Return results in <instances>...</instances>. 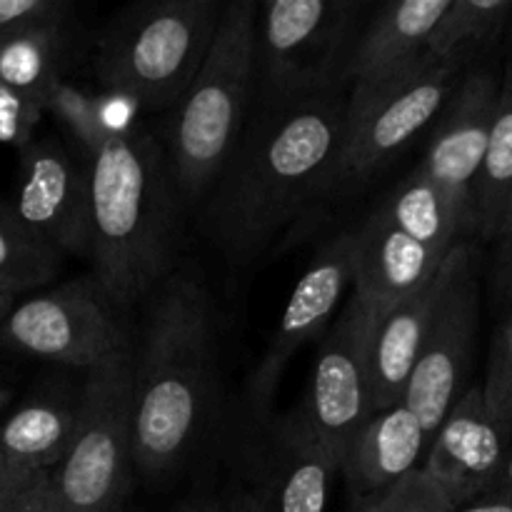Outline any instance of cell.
I'll list each match as a JSON object with an SVG mask.
<instances>
[{
	"mask_svg": "<svg viewBox=\"0 0 512 512\" xmlns=\"http://www.w3.org/2000/svg\"><path fill=\"white\" fill-rule=\"evenodd\" d=\"M258 8L225 3L223 20L198 75L170 110L165 155L183 203L203 205L233 158L258 98Z\"/></svg>",
	"mask_w": 512,
	"mask_h": 512,
	"instance_id": "277c9868",
	"label": "cell"
},
{
	"mask_svg": "<svg viewBox=\"0 0 512 512\" xmlns=\"http://www.w3.org/2000/svg\"><path fill=\"white\" fill-rule=\"evenodd\" d=\"M508 28H510V63H512V18H510Z\"/></svg>",
	"mask_w": 512,
	"mask_h": 512,
	"instance_id": "60d3db41",
	"label": "cell"
},
{
	"mask_svg": "<svg viewBox=\"0 0 512 512\" xmlns=\"http://www.w3.org/2000/svg\"><path fill=\"white\" fill-rule=\"evenodd\" d=\"M460 80V65L425 58L380 85L348 93V125L333 190L355 188L388 168L435 125Z\"/></svg>",
	"mask_w": 512,
	"mask_h": 512,
	"instance_id": "ba28073f",
	"label": "cell"
},
{
	"mask_svg": "<svg viewBox=\"0 0 512 512\" xmlns=\"http://www.w3.org/2000/svg\"><path fill=\"white\" fill-rule=\"evenodd\" d=\"M512 450V435L485 403L483 385H470L430 440L423 470L455 508L488 495Z\"/></svg>",
	"mask_w": 512,
	"mask_h": 512,
	"instance_id": "9a60e30c",
	"label": "cell"
},
{
	"mask_svg": "<svg viewBox=\"0 0 512 512\" xmlns=\"http://www.w3.org/2000/svg\"><path fill=\"white\" fill-rule=\"evenodd\" d=\"M380 208L393 218L400 230L413 240L423 243L438 255H448L458 243H463V235H468L465 220L450 203L445 190L435 183L423 165L413 170L388 198L380 203Z\"/></svg>",
	"mask_w": 512,
	"mask_h": 512,
	"instance_id": "7402d4cb",
	"label": "cell"
},
{
	"mask_svg": "<svg viewBox=\"0 0 512 512\" xmlns=\"http://www.w3.org/2000/svg\"><path fill=\"white\" fill-rule=\"evenodd\" d=\"M430 440L425 425L405 403L373 413L340 465L353 503L385 493L423 470Z\"/></svg>",
	"mask_w": 512,
	"mask_h": 512,
	"instance_id": "ac0fdd59",
	"label": "cell"
},
{
	"mask_svg": "<svg viewBox=\"0 0 512 512\" xmlns=\"http://www.w3.org/2000/svg\"><path fill=\"white\" fill-rule=\"evenodd\" d=\"M0 345L48 363L83 368L133 353L125 310L95 278H78L20 300L0 328Z\"/></svg>",
	"mask_w": 512,
	"mask_h": 512,
	"instance_id": "9c48e42d",
	"label": "cell"
},
{
	"mask_svg": "<svg viewBox=\"0 0 512 512\" xmlns=\"http://www.w3.org/2000/svg\"><path fill=\"white\" fill-rule=\"evenodd\" d=\"M265 423L258 443L255 488L270 512H325L330 483L338 473L333 453L320 440L305 408L288 410Z\"/></svg>",
	"mask_w": 512,
	"mask_h": 512,
	"instance_id": "2e32d148",
	"label": "cell"
},
{
	"mask_svg": "<svg viewBox=\"0 0 512 512\" xmlns=\"http://www.w3.org/2000/svg\"><path fill=\"white\" fill-rule=\"evenodd\" d=\"M450 0H398L375 13L350 58V90H365L395 78L428 58V43Z\"/></svg>",
	"mask_w": 512,
	"mask_h": 512,
	"instance_id": "d6986e66",
	"label": "cell"
},
{
	"mask_svg": "<svg viewBox=\"0 0 512 512\" xmlns=\"http://www.w3.org/2000/svg\"><path fill=\"white\" fill-rule=\"evenodd\" d=\"M445 258L410 238L378 208L353 233V293L383 315L433 283Z\"/></svg>",
	"mask_w": 512,
	"mask_h": 512,
	"instance_id": "e0dca14e",
	"label": "cell"
},
{
	"mask_svg": "<svg viewBox=\"0 0 512 512\" xmlns=\"http://www.w3.org/2000/svg\"><path fill=\"white\" fill-rule=\"evenodd\" d=\"M43 113L45 103L40 98L0 85V143L13 145L18 153L28 148Z\"/></svg>",
	"mask_w": 512,
	"mask_h": 512,
	"instance_id": "f546056e",
	"label": "cell"
},
{
	"mask_svg": "<svg viewBox=\"0 0 512 512\" xmlns=\"http://www.w3.org/2000/svg\"><path fill=\"white\" fill-rule=\"evenodd\" d=\"M498 255H495V280L500 285V293H508L512 288V203L508 208V215L503 220V228H500L498 238Z\"/></svg>",
	"mask_w": 512,
	"mask_h": 512,
	"instance_id": "d6a6232c",
	"label": "cell"
},
{
	"mask_svg": "<svg viewBox=\"0 0 512 512\" xmlns=\"http://www.w3.org/2000/svg\"><path fill=\"white\" fill-rule=\"evenodd\" d=\"M218 385V345L203 280L173 270L148 298L135 353L133 450L140 480L163 483L195 455L208 433Z\"/></svg>",
	"mask_w": 512,
	"mask_h": 512,
	"instance_id": "7a4b0ae2",
	"label": "cell"
},
{
	"mask_svg": "<svg viewBox=\"0 0 512 512\" xmlns=\"http://www.w3.org/2000/svg\"><path fill=\"white\" fill-rule=\"evenodd\" d=\"M45 110L58 118L85 158H90L103 145L110 130H115L108 123V100L75 88L65 78L50 85L45 93Z\"/></svg>",
	"mask_w": 512,
	"mask_h": 512,
	"instance_id": "4316f807",
	"label": "cell"
},
{
	"mask_svg": "<svg viewBox=\"0 0 512 512\" xmlns=\"http://www.w3.org/2000/svg\"><path fill=\"white\" fill-rule=\"evenodd\" d=\"M478 323L480 283L475 253L473 245L463 240L450 250L440 268L438 293L430 310L423 348L403 400L418 415L430 438L470 388Z\"/></svg>",
	"mask_w": 512,
	"mask_h": 512,
	"instance_id": "30bf717a",
	"label": "cell"
},
{
	"mask_svg": "<svg viewBox=\"0 0 512 512\" xmlns=\"http://www.w3.org/2000/svg\"><path fill=\"white\" fill-rule=\"evenodd\" d=\"M490 493H503V495H510V498H512V450H510L508 460H505L503 470H500L498 480H495V485H493V490H490Z\"/></svg>",
	"mask_w": 512,
	"mask_h": 512,
	"instance_id": "f35d334b",
	"label": "cell"
},
{
	"mask_svg": "<svg viewBox=\"0 0 512 512\" xmlns=\"http://www.w3.org/2000/svg\"><path fill=\"white\" fill-rule=\"evenodd\" d=\"M68 25L0 35V85L45 103L50 85L63 78Z\"/></svg>",
	"mask_w": 512,
	"mask_h": 512,
	"instance_id": "cb8c5ba5",
	"label": "cell"
},
{
	"mask_svg": "<svg viewBox=\"0 0 512 512\" xmlns=\"http://www.w3.org/2000/svg\"><path fill=\"white\" fill-rule=\"evenodd\" d=\"M348 93L255 103L233 158L203 200V230L230 263H248L318 198L333 193Z\"/></svg>",
	"mask_w": 512,
	"mask_h": 512,
	"instance_id": "6da1fadb",
	"label": "cell"
},
{
	"mask_svg": "<svg viewBox=\"0 0 512 512\" xmlns=\"http://www.w3.org/2000/svg\"><path fill=\"white\" fill-rule=\"evenodd\" d=\"M13 210L40 240L58 253H93L90 163L53 138L33 140L20 150Z\"/></svg>",
	"mask_w": 512,
	"mask_h": 512,
	"instance_id": "4fadbf2b",
	"label": "cell"
},
{
	"mask_svg": "<svg viewBox=\"0 0 512 512\" xmlns=\"http://www.w3.org/2000/svg\"><path fill=\"white\" fill-rule=\"evenodd\" d=\"M348 285H353V233L338 235L320 248L295 283L280 323L245 385V405L255 420L270 415L273 395L293 355L310 340L323 338L328 325L335 323Z\"/></svg>",
	"mask_w": 512,
	"mask_h": 512,
	"instance_id": "7c38bea8",
	"label": "cell"
},
{
	"mask_svg": "<svg viewBox=\"0 0 512 512\" xmlns=\"http://www.w3.org/2000/svg\"><path fill=\"white\" fill-rule=\"evenodd\" d=\"M10 400H13V390H10V388H0V410H3L5 405L10 403Z\"/></svg>",
	"mask_w": 512,
	"mask_h": 512,
	"instance_id": "ab89813d",
	"label": "cell"
},
{
	"mask_svg": "<svg viewBox=\"0 0 512 512\" xmlns=\"http://www.w3.org/2000/svg\"><path fill=\"white\" fill-rule=\"evenodd\" d=\"M512 203V63L500 80L488 150L473 185V235L495 243Z\"/></svg>",
	"mask_w": 512,
	"mask_h": 512,
	"instance_id": "603a6c76",
	"label": "cell"
},
{
	"mask_svg": "<svg viewBox=\"0 0 512 512\" xmlns=\"http://www.w3.org/2000/svg\"><path fill=\"white\" fill-rule=\"evenodd\" d=\"M68 25V5L60 0H0V35Z\"/></svg>",
	"mask_w": 512,
	"mask_h": 512,
	"instance_id": "4dcf8cb0",
	"label": "cell"
},
{
	"mask_svg": "<svg viewBox=\"0 0 512 512\" xmlns=\"http://www.w3.org/2000/svg\"><path fill=\"white\" fill-rule=\"evenodd\" d=\"M508 300L503 320L495 330L493 345H490L488 373H485L483 395L490 413L498 423L512 435V295Z\"/></svg>",
	"mask_w": 512,
	"mask_h": 512,
	"instance_id": "83f0119b",
	"label": "cell"
},
{
	"mask_svg": "<svg viewBox=\"0 0 512 512\" xmlns=\"http://www.w3.org/2000/svg\"><path fill=\"white\" fill-rule=\"evenodd\" d=\"M512 18V0H450L428 43V58L463 65L500 38Z\"/></svg>",
	"mask_w": 512,
	"mask_h": 512,
	"instance_id": "d4e9b609",
	"label": "cell"
},
{
	"mask_svg": "<svg viewBox=\"0 0 512 512\" xmlns=\"http://www.w3.org/2000/svg\"><path fill=\"white\" fill-rule=\"evenodd\" d=\"M375 318V310L353 293L320 340L308 400L303 405L338 468L355 435L375 413L370 395V340Z\"/></svg>",
	"mask_w": 512,
	"mask_h": 512,
	"instance_id": "8fae6325",
	"label": "cell"
},
{
	"mask_svg": "<svg viewBox=\"0 0 512 512\" xmlns=\"http://www.w3.org/2000/svg\"><path fill=\"white\" fill-rule=\"evenodd\" d=\"M135 350L85 373L80 420L63 463L50 470L55 512H123L138 470L133 450Z\"/></svg>",
	"mask_w": 512,
	"mask_h": 512,
	"instance_id": "8992f818",
	"label": "cell"
},
{
	"mask_svg": "<svg viewBox=\"0 0 512 512\" xmlns=\"http://www.w3.org/2000/svg\"><path fill=\"white\" fill-rule=\"evenodd\" d=\"M43 475L48 473H35V470L23 468L18 463H10L8 458L0 455V512L10 508L20 495L28 493Z\"/></svg>",
	"mask_w": 512,
	"mask_h": 512,
	"instance_id": "1f68e13d",
	"label": "cell"
},
{
	"mask_svg": "<svg viewBox=\"0 0 512 512\" xmlns=\"http://www.w3.org/2000/svg\"><path fill=\"white\" fill-rule=\"evenodd\" d=\"M510 295H512V288L508 290V293H505V295H503V298H510Z\"/></svg>",
	"mask_w": 512,
	"mask_h": 512,
	"instance_id": "b9f144b4",
	"label": "cell"
},
{
	"mask_svg": "<svg viewBox=\"0 0 512 512\" xmlns=\"http://www.w3.org/2000/svg\"><path fill=\"white\" fill-rule=\"evenodd\" d=\"M18 298L20 295L15 293V290H10L8 285L0 283V328H3V323L8 320V315L13 313V308L18 305Z\"/></svg>",
	"mask_w": 512,
	"mask_h": 512,
	"instance_id": "74e56055",
	"label": "cell"
},
{
	"mask_svg": "<svg viewBox=\"0 0 512 512\" xmlns=\"http://www.w3.org/2000/svg\"><path fill=\"white\" fill-rule=\"evenodd\" d=\"M438 283L440 273L420 293L410 295L408 300L375 318L370 340V395L375 413L405 400L423 348Z\"/></svg>",
	"mask_w": 512,
	"mask_h": 512,
	"instance_id": "ffe728a7",
	"label": "cell"
},
{
	"mask_svg": "<svg viewBox=\"0 0 512 512\" xmlns=\"http://www.w3.org/2000/svg\"><path fill=\"white\" fill-rule=\"evenodd\" d=\"M223 503L225 512H270L255 485H235Z\"/></svg>",
	"mask_w": 512,
	"mask_h": 512,
	"instance_id": "e575fe53",
	"label": "cell"
},
{
	"mask_svg": "<svg viewBox=\"0 0 512 512\" xmlns=\"http://www.w3.org/2000/svg\"><path fill=\"white\" fill-rule=\"evenodd\" d=\"M88 163L93 278L128 310L175 270L180 195L163 143L138 123L110 130Z\"/></svg>",
	"mask_w": 512,
	"mask_h": 512,
	"instance_id": "3957f363",
	"label": "cell"
},
{
	"mask_svg": "<svg viewBox=\"0 0 512 512\" xmlns=\"http://www.w3.org/2000/svg\"><path fill=\"white\" fill-rule=\"evenodd\" d=\"M63 265V253L40 240L18 218L13 205L0 200V283L18 295L48 285Z\"/></svg>",
	"mask_w": 512,
	"mask_h": 512,
	"instance_id": "484cf974",
	"label": "cell"
},
{
	"mask_svg": "<svg viewBox=\"0 0 512 512\" xmlns=\"http://www.w3.org/2000/svg\"><path fill=\"white\" fill-rule=\"evenodd\" d=\"M80 420L78 395H40L20 405L0 425V455L35 473H50L63 463Z\"/></svg>",
	"mask_w": 512,
	"mask_h": 512,
	"instance_id": "44dd1931",
	"label": "cell"
},
{
	"mask_svg": "<svg viewBox=\"0 0 512 512\" xmlns=\"http://www.w3.org/2000/svg\"><path fill=\"white\" fill-rule=\"evenodd\" d=\"M3 512H55L53 493H50V473L43 475L28 493L20 495V498Z\"/></svg>",
	"mask_w": 512,
	"mask_h": 512,
	"instance_id": "836d02e7",
	"label": "cell"
},
{
	"mask_svg": "<svg viewBox=\"0 0 512 512\" xmlns=\"http://www.w3.org/2000/svg\"><path fill=\"white\" fill-rule=\"evenodd\" d=\"M500 80L493 70L475 68L460 75L443 113L438 115L425 150L423 168L445 190L473 235V185L488 150Z\"/></svg>",
	"mask_w": 512,
	"mask_h": 512,
	"instance_id": "5bb4252c",
	"label": "cell"
},
{
	"mask_svg": "<svg viewBox=\"0 0 512 512\" xmlns=\"http://www.w3.org/2000/svg\"><path fill=\"white\" fill-rule=\"evenodd\" d=\"M355 0H268L258 8V98L285 103L335 93L348 85Z\"/></svg>",
	"mask_w": 512,
	"mask_h": 512,
	"instance_id": "52a82bcc",
	"label": "cell"
},
{
	"mask_svg": "<svg viewBox=\"0 0 512 512\" xmlns=\"http://www.w3.org/2000/svg\"><path fill=\"white\" fill-rule=\"evenodd\" d=\"M225 5L155 0L115 15L95 53V75L115 98L145 110H173L198 75Z\"/></svg>",
	"mask_w": 512,
	"mask_h": 512,
	"instance_id": "5b68a950",
	"label": "cell"
},
{
	"mask_svg": "<svg viewBox=\"0 0 512 512\" xmlns=\"http://www.w3.org/2000/svg\"><path fill=\"white\" fill-rule=\"evenodd\" d=\"M455 512H512V498L503 493H488L460 505Z\"/></svg>",
	"mask_w": 512,
	"mask_h": 512,
	"instance_id": "d590c367",
	"label": "cell"
},
{
	"mask_svg": "<svg viewBox=\"0 0 512 512\" xmlns=\"http://www.w3.org/2000/svg\"><path fill=\"white\" fill-rule=\"evenodd\" d=\"M353 512H455V505L425 470H418L395 488L353 503Z\"/></svg>",
	"mask_w": 512,
	"mask_h": 512,
	"instance_id": "f1b7e54d",
	"label": "cell"
},
{
	"mask_svg": "<svg viewBox=\"0 0 512 512\" xmlns=\"http://www.w3.org/2000/svg\"><path fill=\"white\" fill-rule=\"evenodd\" d=\"M173 512H225V503L218 498H210V495H195V498L180 503Z\"/></svg>",
	"mask_w": 512,
	"mask_h": 512,
	"instance_id": "8d00e7d4",
	"label": "cell"
}]
</instances>
